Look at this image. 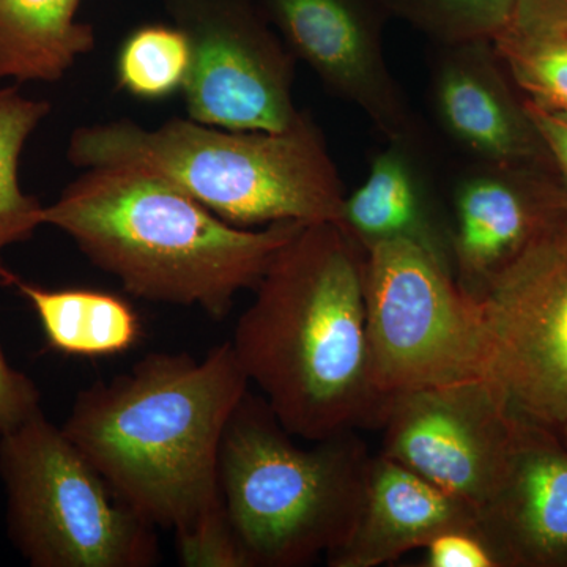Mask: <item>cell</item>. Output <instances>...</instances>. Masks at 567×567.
<instances>
[{
    "instance_id": "6da1fadb",
    "label": "cell",
    "mask_w": 567,
    "mask_h": 567,
    "mask_svg": "<svg viewBox=\"0 0 567 567\" xmlns=\"http://www.w3.org/2000/svg\"><path fill=\"white\" fill-rule=\"evenodd\" d=\"M365 251L336 223L303 224L279 248L230 344L279 423L308 442L382 424L369 372Z\"/></svg>"
},
{
    "instance_id": "7a4b0ae2",
    "label": "cell",
    "mask_w": 567,
    "mask_h": 567,
    "mask_svg": "<svg viewBox=\"0 0 567 567\" xmlns=\"http://www.w3.org/2000/svg\"><path fill=\"white\" fill-rule=\"evenodd\" d=\"M248 390L230 341L203 360L151 353L80 391L62 429L134 513L178 535L223 506V436Z\"/></svg>"
},
{
    "instance_id": "3957f363",
    "label": "cell",
    "mask_w": 567,
    "mask_h": 567,
    "mask_svg": "<svg viewBox=\"0 0 567 567\" xmlns=\"http://www.w3.org/2000/svg\"><path fill=\"white\" fill-rule=\"evenodd\" d=\"M123 290L153 303L194 306L215 319L252 289L303 223L252 230L224 221L169 183L130 166L85 169L43 208Z\"/></svg>"
},
{
    "instance_id": "277c9868",
    "label": "cell",
    "mask_w": 567,
    "mask_h": 567,
    "mask_svg": "<svg viewBox=\"0 0 567 567\" xmlns=\"http://www.w3.org/2000/svg\"><path fill=\"white\" fill-rule=\"evenodd\" d=\"M73 166L155 175L238 227L341 226L346 192L322 130L303 111L284 132H240L174 117L155 128L117 118L73 130Z\"/></svg>"
},
{
    "instance_id": "5b68a950",
    "label": "cell",
    "mask_w": 567,
    "mask_h": 567,
    "mask_svg": "<svg viewBox=\"0 0 567 567\" xmlns=\"http://www.w3.org/2000/svg\"><path fill=\"white\" fill-rule=\"evenodd\" d=\"M246 391L224 432L219 491L249 567H297L349 539L371 457L352 432L301 447Z\"/></svg>"
},
{
    "instance_id": "8992f818",
    "label": "cell",
    "mask_w": 567,
    "mask_h": 567,
    "mask_svg": "<svg viewBox=\"0 0 567 567\" xmlns=\"http://www.w3.org/2000/svg\"><path fill=\"white\" fill-rule=\"evenodd\" d=\"M7 532L33 567H152L156 528L43 412L0 435Z\"/></svg>"
},
{
    "instance_id": "52a82bcc",
    "label": "cell",
    "mask_w": 567,
    "mask_h": 567,
    "mask_svg": "<svg viewBox=\"0 0 567 567\" xmlns=\"http://www.w3.org/2000/svg\"><path fill=\"white\" fill-rule=\"evenodd\" d=\"M369 372L382 398L486 379L480 305L453 271L406 241L365 249Z\"/></svg>"
},
{
    "instance_id": "ba28073f",
    "label": "cell",
    "mask_w": 567,
    "mask_h": 567,
    "mask_svg": "<svg viewBox=\"0 0 567 567\" xmlns=\"http://www.w3.org/2000/svg\"><path fill=\"white\" fill-rule=\"evenodd\" d=\"M476 300L486 379L514 416L559 434L567 423V213Z\"/></svg>"
},
{
    "instance_id": "9c48e42d",
    "label": "cell",
    "mask_w": 567,
    "mask_h": 567,
    "mask_svg": "<svg viewBox=\"0 0 567 567\" xmlns=\"http://www.w3.org/2000/svg\"><path fill=\"white\" fill-rule=\"evenodd\" d=\"M192 48L186 117L240 132H284L301 117L295 66L259 0H162Z\"/></svg>"
},
{
    "instance_id": "30bf717a",
    "label": "cell",
    "mask_w": 567,
    "mask_h": 567,
    "mask_svg": "<svg viewBox=\"0 0 567 567\" xmlns=\"http://www.w3.org/2000/svg\"><path fill=\"white\" fill-rule=\"evenodd\" d=\"M380 454L480 513L502 475L516 416L487 379L388 398Z\"/></svg>"
},
{
    "instance_id": "8fae6325",
    "label": "cell",
    "mask_w": 567,
    "mask_h": 567,
    "mask_svg": "<svg viewBox=\"0 0 567 567\" xmlns=\"http://www.w3.org/2000/svg\"><path fill=\"white\" fill-rule=\"evenodd\" d=\"M293 58L374 123L388 141H416V125L385 61L380 0H259Z\"/></svg>"
},
{
    "instance_id": "7c38bea8",
    "label": "cell",
    "mask_w": 567,
    "mask_h": 567,
    "mask_svg": "<svg viewBox=\"0 0 567 567\" xmlns=\"http://www.w3.org/2000/svg\"><path fill=\"white\" fill-rule=\"evenodd\" d=\"M566 213L554 169L475 163L453 192L451 254L458 286L476 298Z\"/></svg>"
},
{
    "instance_id": "4fadbf2b",
    "label": "cell",
    "mask_w": 567,
    "mask_h": 567,
    "mask_svg": "<svg viewBox=\"0 0 567 567\" xmlns=\"http://www.w3.org/2000/svg\"><path fill=\"white\" fill-rule=\"evenodd\" d=\"M492 41L440 47L431 99L440 128L476 164L554 169Z\"/></svg>"
},
{
    "instance_id": "5bb4252c",
    "label": "cell",
    "mask_w": 567,
    "mask_h": 567,
    "mask_svg": "<svg viewBox=\"0 0 567 567\" xmlns=\"http://www.w3.org/2000/svg\"><path fill=\"white\" fill-rule=\"evenodd\" d=\"M477 525L505 567H567V445L557 432L516 417Z\"/></svg>"
},
{
    "instance_id": "9a60e30c",
    "label": "cell",
    "mask_w": 567,
    "mask_h": 567,
    "mask_svg": "<svg viewBox=\"0 0 567 567\" xmlns=\"http://www.w3.org/2000/svg\"><path fill=\"white\" fill-rule=\"evenodd\" d=\"M477 524L456 496L383 454L371 457L363 503L349 539L328 555L331 567H379L424 548L439 533Z\"/></svg>"
},
{
    "instance_id": "2e32d148",
    "label": "cell",
    "mask_w": 567,
    "mask_h": 567,
    "mask_svg": "<svg viewBox=\"0 0 567 567\" xmlns=\"http://www.w3.org/2000/svg\"><path fill=\"white\" fill-rule=\"evenodd\" d=\"M341 227L364 251L383 241H406L453 271L450 218L417 162L416 141H388L377 153L364 182L346 194Z\"/></svg>"
},
{
    "instance_id": "e0dca14e",
    "label": "cell",
    "mask_w": 567,
    "mask_h": 567,
    "mask_svg": "<svg viewBox=\"0 0 567 567\" xmlns=\"http://www.w3.org/2000/svg\"><path fill=\"white\" fill-rule=\"evenodd\" d=\"M82 0H0V81L58 82L95 50Z\"/></svg>"
},
{
    "instance_id": "ac0fdd59",
    "label": "cell",
    "mask_w": 567,
    "mask_h": 567,
    "mask_svg": "<svg viewBox=\"0 0 567 567\" xmlns=\"http://www.w3.org/2000/svg\"><path fill=\"white\" fill-rule=\"evenodd\" d=\"M11 286L31 303L51 349L71 357L128 352L140 342L136 309L121 295L93 289H44L14 276Z\"/></svg>"
},
{
    "instance_id": "d6986e66",
    "label": "cell",
    "mask_w": 567,
    "mask_h": 567,
    "mask_svg": "<svg viewBox=\"0 0 567 567\" xmlns=\"http://www.w3.org/2000/svg\"><path fill=\"white\" fill-rule=\"evenodd\" d=\"M511 81L529 102L567 112V18L522 0L492 41Z\"/></svg>"
},
{
    "instance_id": "ffe728a7",
    "label": "cell",
    "mask_w": 567,
    "mask_h": 567,
    "mask_svg": "<svg viewBox=\"0 0 567 567\" xmlns=\"http://www.w3.org/2000/svg\"><path fill=\"white\" fill-rule=\"evenodd\" d=\"M50 112V102L22 95L18 85L0 87V282L7 286L17 275L3 264V252L31 240L43 226L44 205L22 192L20 159L29 137Z\"/></svg>"
},
{
    "instance_id": "44dd1931",
    "label": "cell",
    "mask_w": 567,
    "mask_h": 567,
    "mask_svg": "<svg viewBox=\"0 0 567 567\" xmlns=\"http://www.w3.org/2000/svg\"><path fill=\"white\" fill-rule=\"evenodd\" d=\"M192 71V48L177 25L133 29L115 58V81L142 102H163L183 92Z\"/></svg>"
},
{
    "instance_id": "7402d4cb",
    "label": "cell",
    "mask_w": 567,
    "mask_h": 567,
    "mask_svg": "<svg viewBox=\"0 0 567 567\" xmlns=\"http://www.w3.org/2000/svg\"><path fill=\"white\" fill-rule=\"evenodd\" d=\"M386 13L409 22L440 47L494 41L522 0H380Z\"/></svg>"
},
{
    "instance_id": "603a6c76",
    "label": "cell",
    "mask_w": 567,
    "mask_h": 567,
    "mask_svg": "<svg viewBox=\"0 0 567 567\" xmlns=\"http://www.w3.org/2000/svg\"><path fill=\"white\" fill-rule=\"evenodd\" d=\"M175 539L182 566L249 567L224 505L175 535Z\"/></svg>"
},
{
    "instance_id": "cb8c5ba5",
    "label": "cell",
    "mask_w": 567,
    "mask_h": 567,
    "mask_svg": "<svg viewBox=\"0 0 567 567\" xmlns=\"http://www.w3.org/2000/svg\"><path fill=\"white\" fill-rule=\"evenodd\" d=\"M424 567H505L480 525L439 533L423 548Z\"/></svg>"
},
{
    "instance_id": "d4e9b609",
    "label": "cell",
    "mask_w": 567,
    "mask_h": 567,
    "mask_svg": "<svg viewBox=\"0 0 567 567\" xmlns=\"http://www.w3.org/2000/svg\"><path fill=\"white\" fill-rule=\"evenodd\" d=\"M40 412L39 386L9 363L0 347V435L9 434Z\"/></svg>"
},
{
    "instance_id": "484cf974",
    "label": "cell",
    "mask_w": 567,
    "mask_h": 567,
    "mask_svg": "<svg viewBox=\"0 0 567 567\" xmlns=\"http://www.w3.org/2000/svg\"><path fill=\"white\" fill-rule=\"evenodd\" d=\"M524 104L537 133L546 144L555 173L565 192L567 208V112L550 110L527 99H524Z\"/></svg>"
},
{
    "instance_id": "4316f807",
    "label": "cell",
    "mask_w": 567,
    "mask_h": 567,
    "mask_svg": "<svg viewBox=\"0 0 567 567\" xmlns=\"http://www.w3.org/2000/svg\"><path fill=\"white\" fill-rule=\"evenodd\" d=\"M527 2L567 18V0H527Z\"/></svg>"
},
{
    "instance_id": "83f0119b",
    "label": "cell",
    "mask_w": 567,
    "mask_h": 567,
    "mask_svg": "<svg viewBox=\"0 0 567 567\" xmlns=\"http://www.w3.org/2000/svg\"><path fill=\"white\" fill-rule=\"evenodd\" d=\"M558 435L561 436L563 442H565L567 445V423L563 425V429L559 431Z\"/></svg>"
}]
</instances>
